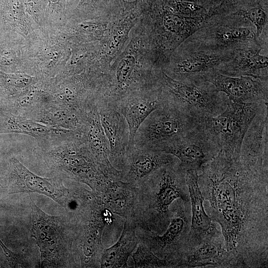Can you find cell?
Here are the masks:
<instances>
[{
  "instance_id": "1",
  "label": "cell",
  "mask_w": 268,
  "mask_h": 268,
  "mask_svg": "<svg viewBox=\"0 0 268 268\" xmlns=\"http://www.w3.org/2000/svg\"><path fill=\"white\" fill-rule=\"evenodd\" d=\"M198 184L234 268H267L268 164L219 151L198 172Z\"/></svg>"
},
{
  "instance_id": "2",
  "label": "cell",
  "mask_w": 268,
  "mask_h": 268,
  "mask_svg": "<svg viewBox=\"0 0 268 268\" xmlns=\"http://www.w3.org/2000/svg\"><path fill=\"white\" fill-rule=\"evenodd\" d=\"M135 188L131 218L137 231L162 234L169 223L172 203L178 199L190 201L179 160L160 168Z\"/></svg>"
},
{
  "instance_id": "3",
  "label": "cell",
  "mask_w": 268,
  "mask_h": 268,
  "mask_svg": "<svg viewBox=\"0 0 268 268\" xmlns=\"http://www.w3.org/2000/svg\"><path fill=\"white\" fill-rule=\"evenodd\" d=\"M161 69L154 66L147 32L140 18L124 49L105 73L98 100L115 104L134 92L156 85Z\"/></svg>"
},
{
  "instance_id": "4",
  "label": "cell",
  "mask_w": 268,
  "mask_h": 268,
  "mask_svg": "<svg viewBox=\"0 0 268 268\" xmlns=\"http://www.w3.org/2000/svg\"><path fill=\"white\" fill-rule=\"evenodd\" d=\"M33 152L55 176L84 184L96 194L113 181L102 171L81 134L37 144Z\"/></svg>"
},
{
  "instance_id": "5",
  "label": "cell",
  "mask_w": 268,
  "mask_h": 268,
  "mask_svg": "<svg viewBox=\"0 0 268 268\" xmlns=\"http://www.w3.org/2000/svg\"><path fill=\"white\" fill-rule=\"evenodd\" d=\"M210 17L184 16L171 10L162 0H156L141 16L155 67L162 69L175 50Z\"/></svg>"
},
{
  "instance_id": "6",
  "label": "cell",
  "mask_w": 268,
  "mask_h": 268,
  "mask_svg": "<svg viewBox=\"0 0 268 268\" xmlns=\"http://www.w3.org/2000/svg\"><path fill=\"white\" fill-rule=\"evenodd\" d=\"M31 235L39 248L42 268L77 267L73 255L75 227L67 216H52L31 197Z\"/></svg>"
},
{
  "instance_id": "7",
  "label": "cell",
  "mask_w": 268,
  "mask_h": 268,
  "mask_svg": "<svg viewBox=\"0 0 268 268\" xmlns=\"http://www.w3.org/2000/svg\"><path fill=\"white\" fill-rule=\"evenodd\" d=\"M158 82L164 105L197 119L217 116L227 106L226 95L202 78L179 81L170 77L161 69Z\"/></svg>"
},
{
  "instance_id": "8",
  "label": "cell",
  "mask_w": 268,
  "mask_h": 268,
  "mask_svg": "<svg viewBox=\"0 0 268 268\" xmlns=\"http://www.w3.org/2000/svg\"><path fill=\"white\" fill-rule=\"evenodd\" d=\"M254 44H260L255 27L242 16L231 12L212 16L182 44L195 50L219 54L232 53Z\"/></svg>"
},
{
  "instance_id": "9",
  "label": "cell",
  "mask_w": 268,
  "mask_h": 268,
  "mask_svg": "<svg viewBox=\"0 0 268 268\" xmlns=\"http://www.w3.org/2000/svg\"><path fill=\"white\" fill-rule=\"evenodd\" d=\"M268 103H239L228 100L220 114L200 120L201 127L220 148L232 157L239 155L243 139L252 121Z\"/></svg>"
},
{
  "instance_id": "10",
  "label": "cell",
  "mask_w": 268,
  "mask_h": 268,
  "mask_svg": "<svg viewBox=\"0 0 268 268\" xmlns=\"http://www.w3.org/2000/svg\"><path fill=\"white\" fill-rule=\"evenodd\" d=\"M170 209L169 223L162 234L136 231V234L140 242L157 257L168 261L172 268H179L188 250L192 217L190 201L178 199L172 203Z\"/></svg>"
},
{
  "instance_id": "11",
  "label": "cell",
  "mask_w": 268,
  "mask_h": 268,
  "mask_svg": "<svg viewBox=\"0 0 268 268\" xmlns=\"http://www.w3.org/2000/svg\"><path fill=\"white\" fill-rule=\"evenodd\" d=\"M30 75L39 79L55 78L68 62L71 43L59 29L39 27L27 39Z\"/></svg>"
},
{
  "instance_id": "12",
  "label": "cell",
  "mask_w": 268,
  "mask_h": 268,
  "mask_svg": "<svg viewBox=\"0 0 268 268\" xmlns=\"http://www.w3.org/2000/svg\"><path fill=\"white\" fill-rule=\"evenodd\" d=\"M200 121L175 108L164 105L153 111L141 124L135 134L134 146L159 151L196 128Z\"/></svg>"
},
{
  "instance_id": "13",
  "label": "cell",
  "mask_w": 268,
  "mask_h": 268,
  "mask_svg": "<svg viewBox=\"0 0 268 268\" xmlns=\"http://www.w3.org/2000/svg\"><path fill=\"white\" fill-rule=\"evenodd\" d=\"M10 193H34L45 195L70 212L76 205L77 187L66 188L63 179L55 176L44 178L30 171L16 158L9 161Z\"/></svg>"
},
{
  "instance_id": "14",
  "label": "cell",
  "mask_w": 268,
  "mask_h": 268,
  "mask_svg": "<svg viewBox=\"0 0 268 268\" xmlns=\"http://www.w3.org/2000/svg\"><path fill=\"white\" fill-rule=\"evenodd\" d=\"M104 206L94 199L75 225L73 245L78 255L82 268H97L104 248L102 232L108 226L103 215Z\"/></svg>"
},
{
  "instance_id": "15",
  "label": "cell",
  "mask_w": 268,
  "mask_h": 268,
  "mask_svg": "<svg viewBox=\"0 0 268 268\" xmlns=\"http://www.w3.org/2000/svg\"><path fill=\"white\" fill-rule=\"evenodd\" d=\"M159 151L176 157L185 171L198 172L220 151V148L200 123L195 128L164 146Z\"/></svg>"
},
{
  "instance_id": "16",
  "label": "cell",
  "mask_w": 268,
  "mask_h": 268,
  "mask_svg": "<svg viewBox=\"0 0 268 268\" xmlns=\"http://www.w3.org/2000/svg\"><path fill=\"white\" fill-rule=\"evenodd\" d=\"M234 52L214 53L195 50L181 44L173 53L162 70L175 80H196L229 61Z\"/></svg>"
},
{
  "instance_id": "17",
  "label": "cell",
  "mask_w": 268,
  "mask_h": 268,
  "mask_svg": "<svg viewBox=\"0 0 268 268\" xmlns=\"http://www.w3.org/2000/svg\"><path fill=\"white\" fill-rule=\"evenodd\" d=\"M201 78L213 84L233 102L268 103V81L247 76H230L216 69L205 73Z\"/></svg>"
},
{
  "instance_id": "18",
  "label": "cell",
  "mask_w": 268,
  "mask_h": 268,
  "mask_svg": "<svg viewBox=\"0 0 268 268\" xmlns=\"http://www.w3.org/2000/svg\"><path fill=\"white\" fill-rule=\"evenodd\" d=\"M96 103L109 143V160L115 168L121 171L129 147L128 124L115 105L100 100H97Z\"/></svg>"
},
{
  "instance_id": "19",
  "label": "cell",
  "mask_w": 268,
  "mask_h": 268,
  "mask_svg": "<svg viewBox=\"0 0 268 268\" xmlns=\"http://www.w3.org/2000/svg\"><path fill=\"white\" fill-rule=\"evenodd\" d=\"M234 268L233 260L225 248L224 238L217 226L191 247L179 268Z\"/></svg>"
},
{
  "instance_id": "20",
  "label": "cell",
  "mask_w": 268,
  "mask_h": 268,
  "mask_svg": "<svg viewBox=\"0 0 268 268\" xmlns=\"http://www.w3.org/2000/svg\"><path fill=\"white\" fill-rule=\"evenodd\" d=\"M81 135L102 171L112 180H122L121 171L115 168L109 160V143L101 123L96 102L85 109Z\"/></svg>"
},
{
  "instance_id": "21",
  "label": "cell",
  "mask_w": 268,
  "mask_h": 268,
  "mask_svg": "<svg viewBox=\"0 0 268 268\" xmlns=\"http://www.w3.org/2000/svg\"><path fill=\"white\" fill-rule=\"evenodd\" d=\"M113 104L128 124L129 147L134 146L135 134L143 121L153 111L164 105L158 82L156 85L134 92Z\"/></svg>"
},
{
  "instance_id": "22",
  "label": "cell",
  "mask_w": 268,
  "mask_h": 268,
  "mask_svg": "<svg viewBox=\"0 0 268 268\" xmlns=\"http://www.w3.org/2000/svg\"><path fill=\"white\" fill-rule=\"evenodd\" d=\"M179 160L158 150L129 147L122 172V180L136 187L160 168Z\"/></svg>"
},
{
  "instance_id": "23",
  "label": "cell",
  "mask_w": 268,
  "mask_h": 268,
  "mask_svg": "<svg viewBox=\"0 0 268 268\" xmlns=\"http://www.w3.org/2000/svg\"><path fill=\"white\" fill-rule=\"evenodd\" d=\"M267 51L260 44H254L236 50L232 58L215 69L230 76H247L268 81V56L262 54Z\"/></svg>"
},
{
  "instance_id": "24",
  "label": "cell",
  "mask_w": 268,
  "mask_h": 268,
  "mask_svg": "<svg viewBox=\"0 0 268 268\" xmlns=\"http://www.w3.org/2000/svg\"><path fill=\"white\" fill-rule=\"evenodd\" d=\"M71 130L47 126L13 114L0 106V134H19L35 138L37 144L65 138Z\"/></svg>"
},
{
  "instance_id": "25",
  "label": "cell",
  "mask_w": 268,
  "mask_h": 268,
  "mask_svg": "<svg viewBox=\"0 0 268 268\" xmlns=\"http://www.w3.org/2000/svg\"><path fill=\"white\" fill-rule=\"evenodd\" d=\"M186 178L192 212L188 243L189 249L204 238L216 225L204 209L203 197L198 184V171H186Z\"/></svg>"
},
{
  "instance_id": "26",
  "label": "cell",
  "mask_w": 268,
  "mask_h": 268,
  "mask_svg": "<svg viewBox=\"0 0 268 268\" xmlns=\"http://www.w3.org/2000/svg\"><path fill=\"white\" fill-rule=\"evenodd\" d=\"M268 106L255 116L247 129L242 140L239 156L257 163L268 162Z\"/></svg>"
},
{
  "instance_id": "27",
  "label": "cell",
  "mask_w": 268,
  "mask_h": 268,
  "mask_svg": "<svg viewBox=\"0 0 268 268\" xmlns=\"http://www.w3.org/2000/svg\"><path fill=\"white\" fill-rule=\"evenodd\" d=\"M27 48V41L21 35L0 32V69L30 75Z\"/></svg>"
},
{
  "instance_id": "28",
  "label": "cell",
  "mask_w": 268,
  "mask_h": 268,
  "mask_svg": "<svg viewBox=\"0 0 268 268\" xmlns=\"http://www.w3.org/2000/svg\"><path fill=\"white\" fill-rule=\"evenodd\" d=\"M123 230L116 243L104 249L100 261V268H128L129 258L136 248L140 240L136 228L131 218H125Z\"/></svg>"
},
{
  "instance_id": "29",
  "label": "cell",
  "mask_w": 268,
  "mask_h": 268,
  "mask_svg": "<svg viewBox=\"0 0 268 268\" xmlns=\"http://www.w3.org/2000/svg\"><path fill=\"white\" fill-rule=\"evenodd\" d=\"M39 27L26 12L23 0H0V32L17 33L27 39Z\"/></svg>"
},
{
  "instance_id": "30",
  "label": "cell",
  "mask_w": 268,
  "mask_h": 268,
  "mask_svg": "<svg viewBox=\"0 0 268 268\" xmlns=\"http://www.w3.org/2000/svg\"><path fill=\"white\" fill-rule=\"evenodd\" d=\"M135 187L122 180L111 181L99 194H95L103 205L124 218L133 215L135 198Z\"/></svg>"
},
{
  "instance_id": "31",
  "label": "cell",
  "mask_w": 268,
  "mask_h": 268,
  "mask_svg": "<svg viewBox=\"0 0 268 268\" xmlns=\"http://www.w3.org/2000/svg\"><path fill=\"white\" fill-rule=\"evenodd\" d=\"M85 113V110L72 109L53 102L31 115L29 119L81 134Z\"/></svg>"
},
{
  "instance_id": "32",
  "label": "cell",
  "mask_w": 268,
  "mask_h": 268,
  "mask_svg": "<svg viewBox=\"0 0 268 268\" xmlns=\"http://www.w3.org/2000/svg\"><path fill=\"white\" fill-rule=\"evenodd\" d=\"M53 102L52 94L38 80L26 92L0 103V106L13 114L29 119L31 115Z\"/></svg>"
},
{
  "instance_id": "33",
  "label": "cell",
  "mask_w": 268,
  "mask_h": 268,
  "mask_svg": "<svg viewBox=\"0 0 268 268\" xmlns=\"http://www.w3.org/2000/svg\"><path fill=\"white\" fill-rule=\"evenodd\" d=\"M124 0H79L67 13V21H79L108 17L121 8Z\"/></svg>"
},
{
  "instance_id": "34",
  "label": "cell",
  "mask_w": 268,
  "mask_h": 268,
  "mask_svg": "<svg viewBox=\"0 0 268 268\" xmlns=\"http://www.w3.org/2000/svg\"><path fill=\"white\" fill-rule=\"evenodd\" d=\"M34 75L8 72L0 69V103L13 99L28 91L38 82Z\"/></svg>"
},
{
  "instance_id": "35",
  "label": "cell",
  "mask_w": 268,
  "mask_h": 268,
  "mask_svg": "<svg viewBox=\"0 0 268 268\" xmlns=\"http://www.w3.org/2000/svg\"><path fill=\"white\" fill-rule=\"evenodd\" d=\"M265 4L253 2L234 12L251 22L255 27L259 43L268 49V15Z\"/></svg>"
},
{
  "instance_id": "36",
  "label": "cell",
  "mask_w": 268,
  "mask_h": 268,
  "mask_svg": "<svg viewBox=\"0 0 268 268\" xmlns=\"http://www.w3.org/2000/svg\"><path fill=\"white\" fill-rule=\"evenodd\" d=\"M69 0H47L45 27L60 29L67 21Z\"/></svg>"
},
{
  "instance_id": "37",
  "label": "cell",
  "mask_w": 268,
  "mask_h": 268,
  "mask_svg": "<svg viewBox=\"0 0 268 268\" xmlns=\"http://www.w3.org/2000/svg\"><path fill=\"white\" fill-rule=\"evenodd\" d=\"M134 268H172L167 260L157 257L144 243L140 242L131 256Z\"/></svg>"
},
{
  "instance_id": "38",
  "label": "cell",
  "mask_w": 268,
  "mask_h": 268,
  "mask_svg": "<svg viewBox=\"0 0 268 268\" xmlns=\"http://www.w3.org/2000/svg\"><path fill=\"white\" fill-rule=\"evenodd\" d=\"M26 11L41 27H45L47 0H23Z\"/></svg>"
},
{
  "instance_id": "39",
  "label": "cell",
  "mask_w": 268,
  "mask_h": 268,
  "mask_svg": "<svg viewBox=\"0 0 268 268\" xmlns=\"http://www.w3.org/2000/svg\"><path fill=\"white\" fill-rule=\"evenodd\" d=\"M142 7L145 12H147L152 7L156 0H136Z\"/></svg>"
},
{
  "instance_id": "40",
  "label": "cell",
  "mask_w": 268,
  "mask_h": 268,
  "mask_svg": "<svg viewBox=\"0 0 268 268\" xmlns=\"http://www.w3.org/2000/svg\"><path fill=\"white\" fill-rule=\"evenodd\" d=\"M173 0V1H188V2H198L197 1L199 0V2L201 1V0Z\"/></svg>"
}]
</instances>
